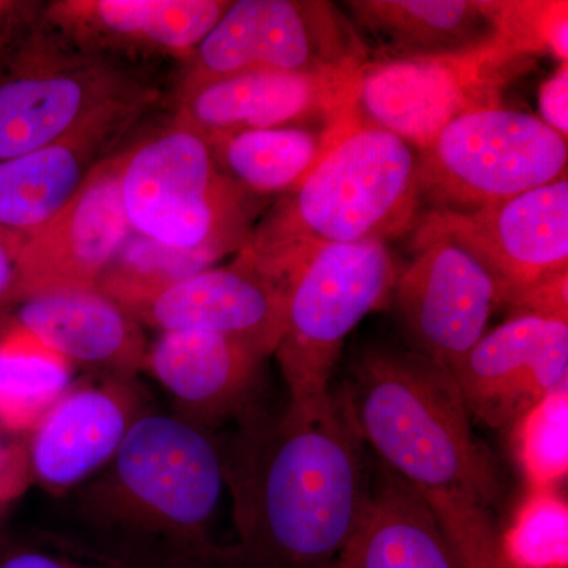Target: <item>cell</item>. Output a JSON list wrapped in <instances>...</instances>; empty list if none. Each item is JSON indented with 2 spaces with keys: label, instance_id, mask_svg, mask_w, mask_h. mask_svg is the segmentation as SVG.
Returning <instances> with one entry per match:
<instances>
[{
  "label": "cell",
  "instance_id": "cell-10",
  "mask_svg": "<svg viewBox=\"0 0 568 568\" xmlns=\"http://www.w3.org/2000/svg\"><path fill=\"white\" fill-rule=\"evenodd\" d=\"M368 51L328 0H239L190 55L183 88L245 71H328L362 65Z\"/></svg>",
  "mask_w": 568,
  "mask_h": 568
},
{
  "label": "cell",
  "instance_id": "cell-2",
  "mask_svg": "<svg viewBox=\"0 0 568 568\" xmlns=\"http://www.w3.org/2000/svg\"><path fill=\"white\" fill-rule=\"evenodd\" d=\"M224 487L222 446L207 428L142 413L78 491L69 526L136 568H196L230 552L211 536Z\"/></svg>",
  "mask_w": 568,
  "mask_h": 568
},
{
  "label": "cell",
  "instance_id": "cell-6",
  "mask_svg": "<svg viewBox=\"0 0 568 568\" xmlns=\"http://www.w3.org/2000/svg\"><path fill=\"white\" fill-rule=\"evenodd\" d=\"M6 44L0 47V162L142 112L149 102L151 93L129 73L62 39Z\"/></svg>",
  "mask_w": 568,
  "mask_h": 568
},
{
  "label": "cell",
  "instance_id": "cell-7",
  "mask_svg": "<svg viewBox=\"0 0 568 568\" xmlns=\"http://www.w3.org/2000/svg\"><path fill=\"white\" fill-rule=\"evenodd\" d=\"M567 160V138L536 115L469 112L418 152V194L432 211L473 212L566 178Z\"/></svg>",
  "mask_w": 568,
  "mask_h": 568
},
{
  "label": "cell",
  "instance_id": "cell-19",
  "mask_svg": "<svg viewBox=\"0 0 568 568\" xmlns=\"http://www.w3.org/2000/svg\"><path fill=\"white\" fill-rule=\"evenodd\" d=\"M230 0H63L48 20L71 43L190 58L230 9Z\"/></svg>",
  "mask_w": 568,
  "mask_h": 568
},
{
  "label": "cell",
  "instance_id": "cell-8",
  "mask_svg": "<svg viewBox=\"0 0 568 568\" xmlns=\"http://www.w3.org/2000/svg\"><path fill=\"white\" fill-rule=\"evenodd\" d=\"M396 278L386 242L327 245L310 256L291 287L286 328L274 354L290 405L327 399L347 335L386 304Z\"/></svg>",
  "mask_w": 568,
  "mask_h": 568
},
{
  "label": "cell",
  "instance_id": "cell-30",
  "mask_svg": "<svg viewBox=\"0 0 568 568\" xmlns=\"http://www.w3.org/2000/svg\"><path fill=\"white\" fill-rule=\"evenodd\" d=\"M514 316H537L568 323V271L541 276L504 302Z\"/></svg>",
  "mask_w": 568,
  "mask_h": 568
},
{
  "label": "cell",
  "instance_id": "cell-14",
  "mask_svg": "<svg viewBox=\"0 0 568 568\" xmlns=\"http://www.w3.org/2000/svg\"><path fill=\"white\" fill-rule=\"evenodd\" d=\"M414 250L417 256L396 278V310L413 351L452 368L487 334L499 306L496 284L463 246L429 241Z\"/></svg>",
  "mask_w": 568,
  "mask_h": 568
},
{
  "label": "cell",
  "instance_id": "cell-13",
  "mask_svg": "<svg viewBox=\"0 0 568 568\" xmlns=\"http://www.w3.org/2000/svg\"><path fill=\"white\" fill-rule=\"evenodd\" d=\"M291 291L235 254L121 305L162 332H205L233 339L256 357L275 354L286 328Z\"/></svg>",
  "mask_w": 568,
  "mask_h": 568
},
{
  "label": "cell",
  "instance_id": "cell-27",
  "mask_svg": "<svg viewBox=\"0 0 568 568\" xmlns=\"http://www.w3.org/2000/svg\"><path fill=\"white\" fill-rule=\"evenodd\" d=\"M515 425L517 458L529 489H555L568 470V384Z\"/></svg>",
  "mask_w": 568,
  "mask_h": 568
},
{
  "label": "cell",
  "instance_id": "cell-24",
  "mask_svg": "<svg viewBox=\"0 0 568 568\" xmlns=\"http://www.w3.org/2000/svg\"><path fill=\"white\" fill-rule=\"evenodd\" d=\"M355 123L244 130L205 138L222 173L245 192L290 193Z\"/></svg>",
  "mask_w": 568,
  "mask_h": 568
},
{
  "label": "cell",
  "instance_id": "cell-15",
  "mask_svg": "<svg viewBox=\"0 0 568 568\" xmlns=\"http://www.w3.org/2000/svg\"><path fill=\"white\" fill-rule=\"evenodd\" d=\"M450 372L473 420L491 428L515 425L568 384V323L511 316L481 336Z\"/></svg>",
  "mask_w": 568,
  "mask_h": 568
},
{
  "label": "cell",
  "instance_id": "cell-31",
  "mask_svg": "<svg viewBox=\"0 0 568 568\" xmlns=\"http://www.w3.org/2000/svg\"><path fill=\"white\" fill-rule=\"evenodd\" d=\"M26 235L0 227V308L18 305L31 297L24 265Z\"/></svg>",
  "mask_w": 568,
  "mask_h": 568
},
{
  "label": "cell",
  "instance_id": "cell-18",
  "mask_svg": "<svg viewBox=\"0 0 568 568\" xmlns=\"http://www.w3.org/2000/svg\"><path fill=\"white\" fill-rule=\"evenodd\" d=\"M369 62L437 58L504 41L499 0L343 2Z\"/></svg>",
  "mask_w": 568,
  "mask_h": 568
},
{
  "label": "cell",
  "instance_id": "cell-4",
  "mask_svg": "<svg viewBox=\"0 0 568 568\" xmlns=\"http://www.w3.org/2000/svg\"><path fill=\"white\" fill-rule=\"evenodd\" d=\"M345 395L364 443L410 487L458 493L489 507L504 484L476 436L454 373L413 349L372 347Z\"/></svg>",
  "mask_w": 568,
  "mask_h": 568
},
{
  "label": "cell",
  "instance_id": "cell-25",
  "mask_svg": "<svg viewBox=\"0 0 568 568\" xmlns=\"http://www.w3.org/2000/svg\"><path fill=\"white\" fill-rule=\"evenodd\" d=\"M71 364L10 328L0 339V422L37 426L69 392Z\"/></svg>",
  "mask_w": 568,
  "mask_h": 568
},
{
  "label": "cell",
  "instance_id": "cell-21",
  "mask_svg": "<svg viewBox=\"0 0 568 568\" xmlns=\"http://www.w3.org/2000/svg\"><path fill=\"white\" fill-rule=\"evenodd\" d=\"M141 112L108 119L0 162V227L28 235L61 212Z\"/></svg>",
  "mask_w": 568,
  "mask_h": 568
},
{
  "label": "cell",
  "instance_id": "cell-28",
  "mask_svg": "<svg viewBox=\"0 0 568 568\" xmlns=\"http://www.w3.org/2000/svg\"><path fill=\"white\" fill-rule=\"evenodd\" d=\"M417 491L439 523L455 568H517L504 552L487 508L458 493Z\"/></svg>",
  "mask_w": 568,
  "mask_h": 568
},
{
  "label": "cell",
  "instance_id": "cell-1",
  "mask_svg": "<svg viewBox=\"0 0 568 568\" xmlns=\"http://www.w3.org/2000/svg\"><path fill=\"white\" fill-rule=\"evenodd\" d=\"M362 444L345 392L248 414L222 447L239 566L334 568L372 496Z\"/></svg>",
  "mask_w": 568,
  "mask_h": 568
},
{
  "label": "cell",
  "instance_id": "cell-3",
  "mask_svg": "<svg viewBox=\"0 0 568 568\" xmlns=\"http://www.w3.org/2000/svg\"><path fill=\"white\" fill-rule=\"evenodd\" d=\"M418 204L414 149L394 133L355 123L253 227L237 256L291 291L317 250L387 242L409 230Z\"/></svg>",
  "mask_w": 568,
  "mask_h": 568
},
{
  "label": "cell",
  "instance_id": "cell-12",
  "mask_svg": "<svg viewBox=\"0 0 568 568\" xmlns=\"http://www.w3.org/2000/svg\"><path fill=\"white\" fill-rule=\"evenodd\" d=\"M362 65L313 73L245 71L189 85L182 89L178 121L204 136L355 121Z\"/></svg>",
  "mask_w": 568,
  "mask_h": 568
},
{
  "label": "cell",
  "instance_id": "cell-33",
  "mask_svg": "<svg viewBox=\"0 0 568 568\" xmlns=\"http://www.w3.org/2000/svg\"><path fill=\"white\" fill-rule=\"evenodd\" d=\"M196 568H242L239 566L237 560L234 558L233 547H231L230 552H227L224 558L219 560H213V562L204 564V566Z\"/></svg>",
  "mask_w": 568,
  "mask_h": 568
},
{
  "label": "cell",
  "instance_id": "cell-16",
  "mask_svg": "<svg viewBox=\"0 0 568 568\" xmlns=\"http://www.w3.org/2000/svg\"><path fill=\"white\" fill-rule=\"evenodd\" d=\"M119 173L121 153L103 160L61 212L26 235L24 265L32 295L99 290L132 234Z\"/></svg>",
  "mask_w": 568,
  "mask_h": 568
},
{
  "label": "cell",
  "instance_id": "cell-23",
  "mask_svg": "<svg viewBox=\"0 0 568 568\" xmlns=\"http://www.w3.org/2000/svg\"><path fill=\"white\" fill-rule=\"evenodd\" d=\"M334 568H455V564L424 497L386 469L372 489L361 528Z\"/></svg>",
  "mask_w": 568,
  "mask_h": 568
},
{
  "label": "cell",
  "instance_id": "cell-9",
  "mask_svg": "<svg viewBox=\"0 0 568 568\" xmlns=\"http://www.w3.org/2000/svg\"><path fill=\"white\" fill-rule=\"evenodd\" d=\"M534 55L495 41L458 54L362 65L355 119L394 133L418 152L455 119L499 108Z\"/></svg>",
  "mask_w": 568,
  "mask_h": 568
},
{
  "label": "cell",
  "instance_id": "cell-11",
  "mask_svg": "<svg viewBox=\"0 0 568 568\" xmlns=\"http://www.w3.org/2000/svg\"><path fill=\"white\" fill-rule=\"evenodd\" d=\"M447 241L473 254L496 284L499 306L541 276L568 271V181L473 212L429 211L414 245Z\"/></svg>",
  "mask_w": 568,
  "mask_h": 568
},
{
  "label": "cell",
  "instance_id": "cell-26",
  "mask_svg": "<svg viewBox=\"0 0 568 568\" xmlns=\"http://www.w3.org/2000/svg\"><path fill=\"white\" fill-rule=\"evenodd\" d=\"M500 544L517 568H567L566 499L555 489H529Z\"/></svg>",
  "mask_w": 568,
  "mask_h": 568
},
{
  "label": "cell",
  "instance_id": "cell-17",
  "mask_svg": "<svg viewBox=\"0 0 568 568\" xmlns=\"http://www.w3.org/2000/svg\"><path fill=\"white\" fill-rule=\"evenodd\" d=\"M119 377L69 390L37 425L31 466L40 484L65 491L100 473L141 416L140 399Z\"/></svg>",
  "mask_w": 568,
  "mask_h": 568
},
{
  "label": "cell",
  "instance_id": "cell-22",
  "mask_svg": "<svg viewBox=\"0 0 568 568\" xmlns=\"http://www.w3.org/2000/svg\"><path fill=\"white\" fill-rule=\"evenodd\" d=\"M263 358L205 332H164L148 347L144 366L194 425L223 420L245 406Z\"/></svg>",
  "mask_w": 568,
  "mask_h": 568
},
{
  "label": "cell",
  "instance_id": "cell-32",
  "mask_svg": "<svg viewBox=\"0 0 568 568\" xmlns=\"http://www.w3.org/2000/svg\"><path fill=\"white\" fill-rule=\"evenodd\" d=\"M538 110L540 121L547 123L564 138L568 134V62L560 63L559 69L549 77L538 91Z\"/></svg>",
  "mask_w": 568,
  "mask_h": 568
},
{
  "label": "cell",
  "instance_id": "cell-29",
  "mask_svg": "<svg viewBox=\"0 0 568 568\" xmlns=\"http://www.w3.org/2000/svg\"><path fill=\"white\" fill-rule=\"evenodd\" d=\"M0 568H136L104 551L77 529L0 532Z\"/></svg>",
  "mask_w": 568,
  "mask_h": 568
},
{
  "label": "cell",
  "instance_id": "cell-5",
  "mask_svg": "<svg viewBox=\"0 0 568 568\" xmlns=\"http://www.w3.org/2000/svg\"><path fill=\"white\" fill-rule=\"evenodd\" d=\"M119 190L132 233L203 268L252 234L245 190L216 164L207 138L179 121L121 152Z\"/></svg>",
  "mask_w": 568,
  "mask_h": 568
},
{
  "label": "cell",
  "instance_id": "cell-20",
  "mask_svg": "<svg viewBox=\"0 0 568 568\" xmlns=\"http://www.w3.org/2000/svg\"><path fill=\"white\" fill-rule=\"evenodd\" d=\"M13 331L73 364L130 376L144 366L141 325L99 290H61L18 304Z\"/></svg>",
  "mask_w": 568,
  "mask_h": 568
}]
</instances>
